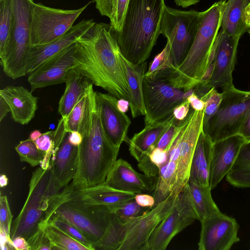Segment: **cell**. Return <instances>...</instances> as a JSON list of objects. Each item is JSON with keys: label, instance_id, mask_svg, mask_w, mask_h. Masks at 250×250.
Here are the masks:
<instances>
[{"label": "cell", "instance_id": "6125c7cd", "mask_svg": "<svg viewBox=\"0 0 250 250\" xmlns=\"http://www.w3.org/2000/svg\"><path fill=\"white\" fill-rule=\"evenodd\" d=\"M246 22L247 26L250 28V2L246 7L245 11Z\"/></svg>", "mask_w": 250, "mask_h": 250}, {"label": "cell", "instance_id": "7dc6e473", "mask_svg": "<svg viewBox=\"0 0 250 250\" xmlns=\"http://www.w3.org/2000/svg\"><path fill=\"white\" fill-rule=\"evenodd\" d=\"M30 250H52L51 243L45 234L44 229L40 230L27 241Z\"/></svg>", "mask_w": 250, "mask_h": 250}, {"label": "cell", "instance_id": "91938a15", "mask_svg": "<svg viewBox=\"0 0 250 250\" xmlns=\"http://www.w3.org/2000/svg\"><path fill=\"white\" fill-rule=\"evenodd\" d=\"M174 1L176 5L186 8L198 3L200 0H174Z\"/></svg>", "mask_w": 250, "mask_h": 250}, {"label": "cell", "instance_id": "1f68e13d", "mask_svg": "<svg viewBox=\"0 0 250 250\" xmlns=\"http://www.w3.org/2000/svg\"><path fill=\"white\" fill-rule=\"evenodd\" d=\"M177 163V161L168 160L160 168L156 185L152 192L155 199L154 206L165 201L173 193L176 180Z\"/></svg>", "mask_w": 250, "mask_h": 250}, {"label": "cell", "instance_id": "30bf717a", "mask_svg": "<svg viewBox=\"0 0 250 250\" xmlns=\"http://www.w3.org/2000/svg\"><path fill=\"white\" fill-rule=\"evenodd\" d=\"M94 0L76 9L65 10L34 2L31 10V45L50 42L65 34L83 11Z\"/></svg>", "mask_w": 250, "mask_h": 250}, {"label": "cell", "instance_id": "7c38bea8", "mask_svg": "<svg viewBox=\"0 0 250 250\" xmlns=\"http://www.w3.org/2000/svg\"><path fill=\"white\" fill-rule=\"evenodd\" d=\"M196 219L198 216L187 185L178 194L171 211L151 233L148 241L149 250H165L174 237Z\"/></svg>", "mask_w": 250, "mask_h": 250}, {"label": "cell", "instance_id": "c3c4849f", "mask_svg": "<svg viewBox=\"0 0 250 250\" xmlns=\"http://www.w3.org/2000/svg\"><path fill=\"white\" fill-rule=\"evenodd\" d=\"M129 0H117L116 14L113 22L110 24L116 33L122 27Z\"/></svg>", "mask_w": 250, "mask_h": 250}, {"label": "cell", "instance_id": "003e7915", "mask_svg": "<svg viewBox=\"0 0 250 250\" xmlns=\"http://www.w3.org/2000/svg\"><path fill=\"white\" fill-rule=\"evenodd\" d=\"M1 0H0V1Z\"/></svg>", "mask_w": 250, "mask_h": 250}, {"label": "cell", "instance_id": "83f0119b", "mask_svg": "<svg viewBox=\"0 0 250 250\" xmlns=\"http://www.w3.org/2000/svg\"><path fill=\"white\" fill-rule=\"evenodd\" d=\"M82 201L87 205L111 206L133 199L136 193L112 188L104 183L94 187L77 190Z\"/></svg>", "mask_w": 250, "mask_h": 250}, {"label": "cell", "instance_id": "03108f58", "mask_svg": "<svg viewBox=\"0 0 250 250\" xmlns=\"http://www.w3.org/2000/svg\"><path fill=\"white\" fill-rule=\"evenodd\" d=\"M248 33L249 35V36H250V29H249V30L248 31Z\"/></svg>", "mask_w": 250, "mask_h": 250}, {"label": "cell", "instance_id": "74e56055", "mask_svg": "<svg viewBox=\"0 0 250 250\" xmlns=\"http://www.w3.org/2000/svg\"><path fill=\"white\" fill-rule=\"evenodd\" d=\"M15 149L21 161L27 163L32 167L41 165L45 153L39 149L35 142L29 138L21 141Z\"/></svg>", "mask_w": 250, "mask_h": 250}, {"label": "cell", "instance_id": "60d3db41", "mask_svg": "<svg viewBox=\"0 0 250 250\" xmlns=\"http://www.w3.org/2000/svg\"><path fill=\"white\" fill-rule=\"evenodd\" d=\"M167 69H175V67L172 62L170 44L167 42L163 50L154 58L150 63L145 77L153 78L159 72Z\"/></svg>", "mask_w": 250, "mask_h": 250}, {"label": "cell", "instance_id": "7bdbcfd3", "mask_svg": "<svg viewBox=\"0 0 250 250\" xmlns=\"http://www.w3.org/2000/svg\"><path fill=\"white\" fill-rule=\"evenodd\" d=\"M222 97V93H219L216 88L212 87L200 98L205 103L203 124L208 122L215 114L221 102Z\"/></svg>", "mask_w": 250, "mask_h": 250}, {"label": "cell", "instance_id": "e7e4bbea", "mask_svg": "<svg viewBox=\"0 0 250 250\" xmlns=\"http://www.w3.org/2000/svg\"><path fill=\"white\" fill-rule=\"evenodd\" d=\"M8 184V178L5 175L2 174L0 177V186L3 188L7 186Z\"/></svg>", "mask_w": 250, "mask_h": 250}, {"label": "cell", "instance_id": "ba28073f", "mask_svg": "<svg viewBox=\"0 0 250 250\" xmlns=\"http://www.w3.org/2000/svg\"><path fill=\"white\" fill-rule=\"evenodd\" d=\"M33 0H13L11 38L0 64L4 73L12 79L27 75L26 58L30 45L31 10Z\"/></svg>", "mask_w": 250, "mask_h": 250}, {"label": "cell", "instance_id": "db71d44e", "mask_svg": "<svg viewBox=\"0 0 250 250\" xmlns=\"http://www.w3.org/2000/svg\"><path fill=\"white\" fill-rule=\"evenodd\" d=\"M0 247L1 250H16L13 241L5 231L0 228Z\"/></svg>", "mask_w": 250, "mask_h": 250}, {"label": "cell", "instance_id": "ffe728a7", "mask_svg": "<svg viewBox=\"0 0 250 250\" xmlns=\"http://www.w3.org/2000/svg\"><path fill=\"white\" fill-rule=\"evenodd\" d=\"M157 178L138 173L127 161L119 159L110 169L104 184L123 191L148 193L154 191Z\"/></svg>", "mask_w": 250, "mask_h": 250}, {"label": "cell", "instance_id": "11a10c76", "mask_svg": "<svg viewBox=\"0 0 250 250\" xmlns=\"http://www.w3.org/2000/svg\"><path fill=\"white\" fill-rule=\"evenodd\" d=\"M12 241L16 250H30L28 243L24 238L18 236L13 239Z\"/></svg>", "mask_w": 250, "mask_h": 250}, {"label": "cell", "instance_id": "6f0895ef", "mask_svg": "<svg viewBox=\"0 0 250 250\" xmlns=\"http://www.w3.org/2000/svg\"><path fill=\"white\" fill-rule=\"evenodd\" d=\"M240 134L244 137L246 142L250 141V113L243 125Z\"/></svg>", "mask_w": 250, "mask_h": 250}, {"label": "cell", "instance_id": "e0dca14e", "mask_svg": "<svg viewBox=\"0 0 250 250\" xmlns=\"http://www.w3.org/2000/svg\"><path fill=\"white\" fill-rule=\"evenodd\" d=\"M76 42L44 62L28 74L32 91L65 83L67 72L74 68Z\"/></svg>", "mask_w": 250, "mask_h": 250}, {"label": "cell", "instance_id": "d6986e66", "mask_svg": "<svg viewBox=\"0 0 250 250\" xmlns=\"http://www.w3.org/2000/svg\"><path fill=\"white\" fill-rule=\"evenodd\" d=\"M95 23L93 19H83L73 25L63 36L50 42L30 45L26 58L27 75L44 62L77 42Z\"/></svg>", "mask_w": 250, "mask_h": 250}, {"label": "cell", "instance_id": "603a6c76", "mask_svg": "<svg viewBox=\"0 0 250 250\" xmlns=\"http://www.w3.org/2000/svg\"><path fill=\"white\" fill-rule=\"evenodd\" d=\"M78 151V146H74L69 142L67 132L50 169L54 188L56 192L73 180L77 170Z\"/></svg>", "mask_w": 250, "mask_h": 250}, {"label": "cell", "instance_id": "484cf974", "mask_svg": "<svg viewBox=\"0 0 250 250\" xmlns=\"http://www.w3.org/2000/svg\"><path fill=\"white\" fill-rule=\"evenodd\" d=\"M65 83V90L58 106V112L64 119L67 118L74 106L93 83L88 78L74 68L67 72Z\"/></svg>", "mask_w": 250, "mask_h": 250}, {"label": "cell", "instance_id": "b9f144b4", "mask_svg": "<svg viewBox=\"0 0 250 250\" xmlns=\"http://www.w3.org/2000/svg\"><path fill=\"white\" fill-rule=\"evenodd\" d=\"M88 88L86 93L74 106L67 118L65 119L62 118L64 119L65 129L67 132L79 130L80 123L85 115L88 105Z\"/></svg>", "mask_w": 250, "mask_h": 250}, {"label": "cell", "instance_id": "8d00e7d4", "mask_svg": "<svg viewBox=\"0 0 250 250\" xmlns=\"http://www.w3.org/2000/svg\"><path fill=\"white\" fill-rule=\"evenodd\" d=\"M110 211L116 215L118 219L125 223L130 219L140 216L151 208L140 206L133 199L122 203L107 207Z\"/></svg>", "mask_w": 250, "mask_h": 250}, {"label": "cell", "instance_id": "ac0fdd59", "mask_svg": "<svg viewBox=\"0 0 250 250\" xmlns=\"http://www.w3.org/2000/svg\"><path fill=\"white\" fill-rule=\"evenodd\" d=\"M97 100L102 126L109 142L118 148L123 142L128 143L127 134L131 121L118 108V99L109 93L97 92Z\"/></svg>", "mask_w": 250, "mask_h": 250}, {"label": "cell", "instance_id": "bcb514c9", "mask_svg": "<svg viewBox=\"0 0 250 250\" xmlns=\"http://www.w3.org/2000/svg\"><path fill=\"white\" fill-rule=\"evenodd\" d=\"M95 7L102 16H106L111 24L116 14L117 0H94Z\"/></svg>", "mask_w": 250, "mask_h": 250}, {"label": "cell", "instance_id": "836d02e7", "mask_svg": "<svg viewBox=\"0 0 250 250\" xmlns=\"http://www.w3.org/2000/svg\"><path fill=\"white\" fill-rule=\"evenodd\" d=\"M13 0L0 1V58L5 56L11 38L13 26Z\"/></svg>", "mask_w": 250, "mask_h": 250}, {"label": "cell", "instance_id": "4dcf8cb0", "mask_svg": "<svg viewBox=\"0 0 250 250\" xmlns=\"http://www.w3.org/2000/svg\"><path fill=\"white\" fill-rule=\"evenodd\" d=\"M226 177L227 181L235 187H250V141L243 144Z\"/></svg>", "mask_w": 250, "mask_h": 250}, {"label": "cell", "instance_id": "44dd1931", "mask_svg": "<svg viewBox=\"0 0 250 250\" xmlns=\"http://www.w3.org/2000/svg\"><path fill=\"white\" fill-rule=\"evenodd\" d=\"M246 140L240 134L213 143L210 165L209 185L216 187L232 167Z\"/></svg>", "mask_w": 250, "mask_h": 250}, {"label": "cell", "instance_id": "7a4b0ae2", "mask_svg": "<svg viewBox=\"0 0 250 250\" xmlns=\"http://www.w3.org/2000/svg\"><path fill=\"white\" fill-rule=\"evenodd\" d=\"M93 85L89 87L87 109L78 131L83 140L78 146L77 170L71 183L77 190L104 184L120 149L109 142L104 131Z\"/></svg>", "mask_w": 250, "mask_h": 250}, {"label": "cell", "instance_id": "cb8c5ba5", "mask_svg": "<svg viewBox=\"0 0 250 250\" xmlns=\"http://www.w3.org/2000/svg\"><path fill=\"white\" fill-rule=\"evenodd\" d=\"M173 114L164 120L147 125L134 135L128 143L130 154L138 162L155 147L159 140L170 125Z\"/></svg>", "mask_w": 250, "mask_h": 250}, {"label": "cell", "instance_id": "f546056e", "mask_svg": "<svg viewBox=\"0 0 250 250\" xmlns=\"http://www.w3.org/2000/svg\"><path fill=\"white\" fill-rule=\"evenodd\" d=\"M187 185L192 204L200 222L220 211L212 198L211 189L209 185H201L188 180Z\"/></svg>", "mask_w": 250, "mask_h": 250}, {"label": "cell", "instance_id": "277c9868", "mask_svg": "<svg viewBox=\"0 0 250 250\" xmlns=\"http://www.w3.org/2000/svg\"><path fill=\"white\" fill-rule=\"evenodd\" d=\"M226 2L220 0L203 11L196 36L187 55L179 67L170 69L168 73V79L175 87L186 92L200 83L209 64Z\"/></svg>", "mask_w": 250, "mask_h": 250}, {"label": "cell", "instance_id": "816d5d0a", "mask_svg": "<svg viewBox=\"0 0 250 250\" xmlns=\"http://www.w3.org/2000/svg\"><path fill=\"white\" fill-rule=\"evenodd\" d=\"M134 199L140 206L143 207L152 208L155 205V199L153 196L147 193H137Z\"/></svg>", "mask_w": 250, "mask_h": 250}, {"label": "cell", "instance_id": "ab89813d", "mask_svg": "<svg viewBox=\"0 0 250 250\" xmlns=\"http://www.w3.org/2000/svg\"><path fill=\"white\" fill-rule=\"evenodd\" d=\"M67 132L64 127V119L62 117L54 130L53 143L51 148L45 152L40 167L44 170L51 169L56 154Z\"/></svg>", "mask_w": 250, "mask_h": 250}, {"label": "cell", "instance_id": "7402d4cb", "mask_svg": "<svg viewBox=\"0 0 250 250\" xmlns=\"http://www.w3.org/2000/svg\"><path fill=\"white\" fill-rule=\"evenodd\" d=\"M1 96L8 104L14 122L28 124L35 117L38 98L22 86L9 85L0 90Z\"/></svg>", "mask_w": 250, "mask_h": 250}, {"label": "cell", "instance_id": "9a60e30c", "mask_svg": "<svg viewBox=\"0 0 250 250\" xmlns=\"http://www.w3.org/2000/svg\"><path fill=\"white\" fill-rule=\"evenodd\" d=\"M239 39L220 29L209 59V64L214 62V69L210 79L205 87L207 92L212 87L223 90L234 86L232 72L236 61Z\"/></svg>", "mask_w": 250, "mask_h": 250}, {"label": "cell", "instance_id": "d6a6232c", "mask_svg": "<svg viewBox=\"0 0 250 250\" xmlns=\"http://www.w3.org/2000/svg\"><path fill=\"white\" fill-rule=\"evenodd\" d=\"M125 232V223L112 213L110 223L104 236L94 245V250H119L124 239Z\"/></svg>", "mask_w": 250, "mask_h": 250}, {"label": "cell", "instance_id": "e575fe53", "mask_svg": "<svg viewBox=\"0 0 250 250\" xmlns=\"http://www.w3.org/2000/svg\"><path fill=\"white\" fill-rule=\"evenodd\" d=\"M44 231L51 243L52 250H89L87 247L52 225L47 224Z\"/></svg>", "mask_w": 250, "mask_h": 250}, {"label": "cell", "instance_id": "f6af8a7d", "mask_svg": "<svg viewBox=\"0 0 250 250\" xmlns=\"http://www.w3.org/2000/svg\"><path fill=\"white\" fill-rule=\"evenodd\" d=\"M12 218L7 197L5 195L0 196V228L2 229L9 237H10Z\"/></svg>", "mask_w": 250, "mask_h": 250}, {"label": "cell", "instance_id": "9f6ffc18", "mask_svg": "<svg viewBox=\"0 0 250 250\" xmlns=\"http://www.w3.org/2000/svg\"><path fill=\"white\" fill-rule=\"evenodd\" d=\"M68 140L73 145L79 146L82 142L83 137L79 131H74L68 132Z\"/></svg>", "mask_w": 250, "mask_h": 250}, {"label": "cell", "instance_id": "2e32d148", "mask_svg": "<svg viewBox=\"0 0 250 250\" xmlns=\"http://www.w3.org/2000/svg\"><path fill=\"white\" fill-rule=\"evenodd\" d=\"M200 222L199 250H229L233 245L240 241L237 222L220 211Z\"/></svg>", "mask_w": 250, "mask_h": 250}, {"label": "cell", "instance_id": "3957f363", "mask_svg": "<svg viewBox=\"0 0 250 250\" xmlns=\"http://www.w3.org/2000/svg\"><path fill=\"white\" fill-rule=\"evenodd\" d=\"M165 0H129L120 31L116 33L123 56L134 64L149 58L161 34Z\"/></svg>", "mask_w": 250, "mask_h": 250}, {"label": "cell", "instance_id": "681fc988", "mask_svg": "<svg viewBox=\"0 0 250 250\" xmlns=\"http://www.w3.org/2000/svg\"><path fill=\"white\" fill-rule=\"evenodd\" d=\"M54 135V130L42 133L35 143L38 148L44 152L47 151L51 147Z\"/></svg>", "mask_w": 250, "mask_h": 250}, {"label": "cell", "instance_id": "9c48e42d", "mask_svg": "<svg viewBox=\"0 0 250 250\" xmlns=\"http://www.w3.org/2000/svg\"><path fill=\"white\" fill-rule=\"evenodd\" d=\"M203 11H183L166 6L161 21L160 33L170 45L175 68L183 62L196 36Z\"/></svg>", "mask_w": 250, "mask_h": 250}, {"label": "cell", "instance_id": "f35d334b", "mask_svg": "<svg viewBox=\"0 0 250 250\" xmlns=\"http://www.w3.org/2000/svg\"><path fill=\"white\" fill-rule=\"evenodd\" d=\"M47 224L52 225L63 231L73 239L87 247L89 250H94L92 243L84 234L76 227L62 218L52 215Z\"/></svg>", "mask_w": 250, "mask_h": 250}, {"label": "cell", "instance_id": "be15d7a7", "mask_svg": "<svg viewBox=\"0 0 250 250\" xmlns=\"http://www.w3.org/2000/svg\"><path fill=\"white\" fill-rule=\"evenodd\" d=\"M42 134L39 130H35L31 132L29 138L35 141Z\"/></svg>", "mask_w": 250, "mask_h": 250}, {"label": "cell", "instance_id": "f907efd6", "mask_svg": "<svg viewBox=\"0 0 250 250\" xmlns=\"http://www.w3.org/2000/svg\"><path fill=\"white\" fill-rule=\"evenodd\" d=\"M190 108V104L188 100L186 99L175 107L173 114L176 119L179 121L183 120L188 115Z\"/></svg>", "mask_w": 250, "mask_h": 250}, {"label": "cell", "instance_id": "8992f818", "mask_svg": "<svg viewBox=\"0 0 250 250\" xmlns=\"http://www.w3.org/2000/svg\"><path fill=\"white\" fill-rule=\"evenodd\" d=\"M54 189L50 169L41 167L32 173L26 201L17 218L12 223L10 237L24 238L27 241L40 230L44 229L45 216Z\"/></svg>", "mask_w": 250, "mask_h": 250}, {"label": "cell", "instance_id": "680465c9", "mask_svg": "<svg viewBox=\"0 0 250 250\" xmlns=\"http://www.w3.org/2000/svg\"><path fill=\"white\" fill-rule=\"evenodd\" d=\"M10 112V107L5 100L0 96V122Z\"/></svg>", "mask_w": 250, "mask_h": 250}, {"label": "cell", "instance_id": "94428289", "mask_svg": "<svg viewBox=\"0 0 250 250\" xmlns=\"http://www.w3.org/2000/svg\"><path fill=\"white\" fill-rule=\"evenodd\" d=\"M117 106L120 111L125 113L127 111L128 106H129V102L124 99H118Z\"/></svg>", "mask_w": 250, "mask_h": 250}, {"label": "cell", "instance_id": "8fae6325", "mask_svg": "<svg viewBox=\"0 0 250 250\" xmlns=\"http://www.w3.org/2000/svg\"><path fill=\"white\" fill-rule=\"evenodd\" d=\"M143 89L145 125L168 118L175 107L187 99L186 92L175 87L169 80L167 69L153 78L144 77Z\"/></svg>", "mask_w": 250, "mask_h": 250}, {"label": "cell", "instance_id": "4fadbf2b", "mask_svg": "<svg viewBox=\"0 0 250 250\" xmlns=\"http://www.w3.org/2000/svg\"><path fill=\"white\" fill-rule=\"evenodd\" d=\"M203 117L204 110H195L191 107L175 139L179 151L176 180L173 191L175 195L180 193L188 183L192 159L202 131Z\"/></svg>", "mask_w": 250, "mask_h": 250}, {"label": "cell", "instance_id": "d590c367", "mask_svg": "<svg viewBox=\"0 0 250 250\" xmlns=\"http://www.w3.org/2000/svg\"><path fill=\"white\" fill-rule=\"evenodd\" d=\"M168 151L154 148L148 155L138 162L139 169L147 176H158L160 168L168 161Z\"/></svg>", "mask_w": 250, "mask_h": 250}, {"label": "cell", "instance_id": "5b68a950", "mask_svg": "<svg viewBox=\"0 0 250 250\" xmlns=\"http://www.w3.org/2000/svg\"><path fill=\"white\" fill-rule=\"evenodd\" d=\"M52 215L60 216L76 227L92 243L94 248L108 227L112 213L107 206L84 203L77 189L69 184L62 191L51 196L44 228Z\"/></svg>", "mask_w": 250, "mask_h": 250}, {"label": "cell", "instance_id": "f1b7e54d", "mask_svg": "<svg viewBox=\"0 0 250 250\" xmlns=\"http://www.w3.org/2000/svg\"><path fill=\"white\" fill-rule=\"evenodd\" d=\"M250 0H228L226 2L221 29L240 39L249 28L246 22L245 11Z\"/></svg>", "mask_w": 250, "mask_h": 250}, {"label": "cell", "instance_id": "52a82bcc", "mask_svg": "<svg viewBox=\"0 0 250 250\" xmlns=\"http://www.w3.org/2000/svg\"><path fill=\"white\" fill-rule=\"evenodd\" d=\"M222 99L215 114L203 124L202 131L213 143L240 134L250 113V91L234 86L223 90Z\"/></svg>", "mask_w": 250, "mask_h": 250}, {"label": "cell", "instance_id": "4316f807", "mask_svg": "<svg viewBox=\"0 0 250 250\" xmlns=\"http://www.w3.org/2000/svg\"><path fill=\"white\" fill-rule=\"evenodd\" d=\"M212 146L213 142L202 131L192 159L188 180L201 185H209Z\"/></svg>", "mask_w": 250, "mask_h": 250}, {"label": "cell", "instance_id": "ee69618b", "mask_svg": "<svg viewBox=\"0 0 250 250\" xmlns=\"http://www.w3.org/2000/svg\"><path fill=\"white\" fill-rule=\"evenodd\" d=\"M183 120L179 121L173 116L168 128L162 136L155 148L168 151L182 127Z\"/></svg>", "mask_w": 250, "mask_h": 250}, {"label": "cell", "instance_id": "d4e9b609", "mask_svg": "<svg viewBox=\"0 0 250 250\" xmlns=\"http://www.w3.org/2000/svg\"><path fill=\"white\" fill-rule=\"evenodd\" d=\"M123 61L129 86L131 99L129 107L133 119L146 115L144 104L143 83L146 72L147 62L134 64L123 56Z\"/></svg>", "mask_w": 250, "mask_h": 250}, {"label": "cell", "instance_id": "6da1fadb", "mask_svg": "<svg viewBox=\"0 0 250 250\" xmlns=\"http://www.w3.org/2000/svg\"><path fill=\"white\" fill-rule=\"evenodd\" d=\"M123 56L111 25L96 22L76 42L74 69L118 99L129 102Z\"/></svg>", "mask_w": 250, "mask_h": 250}, {"label": "cell", "instance_id": "5bb4252c", "mask_svg": "<svg viewBox=\"0 0 250 250\" xmlns=\"http://www.w3.org/2000/svg\"><path fill=\"white\" fill-rule=\"evenodd\" d=\"M178 195L172 193L144 214L125 223V236L119 250H149V237L173 208Z\"/></svg>", "mask_w": 250, "mask_h": 250}, {"label": "cell", "instance_id": "f5cc1de1", "mask_svg": "<svg viewBox=\"0 0 250 250\" xmlns=\"http://www.w3.org/2000/svg\"><path fill=\"white\" fill-rule=\"evenodd\" d=\"M190 104V107L195 110H204L205 107V102L198 97L194 92L189 96L187 99Z\"/></svg>", "mask_w": 250, "mask_h": 250}]
</instances>
